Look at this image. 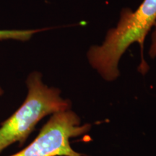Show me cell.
Masks as SVG:
<instances>
[{
  "mask_svg": "<svg viewBox=\"0 0 156 156\" xmlns=\"http://www.w3.org/2000/svg\"><path fill=\"white\" fill-rule=\"evenodd\" d=\"M155 21L156 0H144L134 12L123 9L116 26L107 31L102 44L92 46L87 51L91 67L106 81H114L120 75V58L132 44L136 43L141 48L139 71L145 75L149 67L144 59V43Z\"/></svg>",
  "mask_w": 156,
  "mask_h": 156,
  "instance_id": "1",
  "label": "cell"
},
{
  "mask_svg": "<svg viewBox=\"0 0 156 156\" xmlns=\"http://www.w3.org/2000/svg\"><path fill=\"white\" fill-rule=\"evenodd\" d=\"M26 85L28 95L24 102L0 124V153L16 142L22 147L45 116L71 109L70 101L62 98L60 90L44 84L38 72L28 75Z\"/></svg>",
  "mask_w": 156,
  "mask_h": 156,
  "instance_id": "2",
  "label": "cell"
},
{
  "mask_svg": "<svg viewBox=\"0 0 156 156\" xmlns=\"http://www.w3.org/2000/svg\"><path fill=\"white\" fill-rule=\"evenodd\" d=\"M90 129L88 124L81 125L80 119L71 109L56 113L30 145L9 156H83L71 147L69 140L85 134Z\"/></svg>",
  "mask_w": 156,
  "mask_h": 156,
  "instance_id": "3",
  "label": "cell"
},
{
  "mask_svg": "<svg viewBox=\"0 0 156 156\" xmlns=\"http://www.w3.org/2000/svg\"><path fill=\"white\" fill-rule=\"evenodd\" d=\"M46 29H37V30H0V40H13L25 41L31 38V37L36 33L41 32Z\"/></svg>",
  "mask_w": 156,
  "mask_h": 156,
  "instance_id": "4",
  "label": "cell"
},
{
  "mask_svg": "<svg viewBox=\"0 0 156 156\" xmlns=\"http://www.w3.org/2000/svg\"><path fill=\"white\" fill-rule=\"evenodd\" d=\"M153 30L151 34V43L148 54H149V56H151V58H155L156 56V21L153 25Z\"/></svg>",
  "mask_w": 156,
  "mask_h": 156,
  "instance_id": "5",
  "label": "cell"
},
{
  "mask_svg": "<svg viewBox=\"0 0 156 156\" xmlns=\"http://www.w3.org/2000/svg\"><path fill=\"white\" fill-rule=\"evenodd\" d=\"M4 93V91H3V90H2V88L1 87H0V96H1Z\"/></svg>",
  "mask_w": 156,
  "mask_h": 156,
  "instance_id": "6",
  "label": "cell"
}]
</instances>
